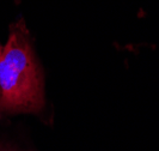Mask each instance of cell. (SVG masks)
<instances>
[{
	"instance_id": "obj_1",
	"label": "cell",
	"mask_w": 159,
	"mask_h": 151,
	"mask_svg": "<svg viewBox=\"0 0 159 151\" xmlns=\"http://www.w3.org/2000/svg\"><path fill=\"white\" fill-rule=\"evenodd\" d=\"M44 106L43 78L22 22L0 47V111L39 113Z\"/></svg>"
},
{
	"instance_id": "obj_2",
	"label": "cell",
	"mask_w": 159,
	"mask_h": 151,
	"mask_svg": "<svg viewBox=\"0 0 159 151\" xmlns=\"http://www.w3.org/2000/svg\"><path fill=\"white\" fill-rule=\"evenodd\" d=\"M0 151H13V150H10V149H6V148H1V146H0Z\"/></svg>"
}]
</instances>
